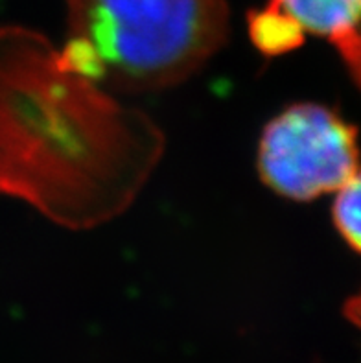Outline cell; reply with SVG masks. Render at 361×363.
<instances>
[{"instance_id": "3", "label": "cell", "mask_w": 361, "mask_h": 363, "mask_svg": "<svg viewBox=\"0 0 361 363\" xmlns=\"http://www.w3.org/2000/svg\"><path fill=\"white\" fill-rule=\"evenodd\" d=\"M256 166L274 194L313 201L360 175L357 129L326 106L293 104L265 124Z\"/></svg>"}, {"instance_id": "5", "label": "cell", "mask_w": 361, "mask_h": 363, "mask_svg": "<svg viewBox=\"0 0 361 363\" xmlns=\"http://www.w3.org/2000/svg\"><path fill=\"white\" fill-rule=\"evenodd\" d=\"M360 175L348 181L341 189L335 190V198L332 203V223L334 229L345 244L357 253L361 247V225H360Z\"/></svg>"}, {"instance_id": "2", "label": "cell", "mask_w": 361, "mask_h": 363, "mask_svg": "<svg viewBox=\"0 0 361 363\" xmlns=\"http://www.w3.org/2000/svg\"><path fill=\"white\" fill-rule=\"evenodd\" d=\"M67 9L61 61L104 91L174 87L229 35L225 0H67Z\"/></svg>"}, {"instance_id": "4", "label": "cell", "mask_w": 361, "mask_h": 363, "mask_svg": "<svg viewBox=\"0 0 361 363\" xmlns=\"http://www.w3.org/2000/svg\"><path fill=\"white\" fill-rule=\"evenodd\" d=\"M360 9L361 0H267L249 13V35L267 57L297 50L306 35L323 37L360 85Z\"/></svg>"}, {"instance_id": "1", "label": "cell", "mask_w": 361, "mask_h": 363, "mask_svg": "<svg viewBox=\"0 0 361 363\" xmlns=\"http://www.w3.org/2000/svg\"><path fill=\"white\" fill-rule=\"evenodd\" d=\"M162 138L61 61L39 33L0 28V194L91 227L128 207Z\"/></svg>"}]
</instances>
